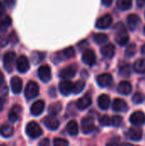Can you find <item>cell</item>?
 <instances>
[{"instance_id":"38","label":"cell","mask_w":145,"mask_h":146,"mask_svg":"<svg viewBox=\"0 0 145 146\" xmlns=\"http://www.w3.org/2000/svg\"><path fill=\"white\" fill-rule=\"evenodd\" d=\"M144 97L141 92H136L132 96V102L135 104H140L144 102Z\"/></svg>"},{"instance_id":"29","label":"cell","mask_w":145,"mask_h":146,"mask_svg":"<svg viewBox=\"0 0 145 146\" xmlns=\"http://www.w3.org/2000/svg\"><path fill=\"white\" fill-rule=\"evenodd\" d=\"M134 70L138 74H144L145 73V58L138 59L133 64Z\"/></svg>"},{"instance_id":"36","label":"cell","mask_w":145,"mask_h":146,"mask_svg":"<svg viewBox=\"0 0 145 146\" xmlns=\"http://www.w3.org/2000/svg\"><path fill=\"white\" fill-rule=\"evenodd\" d=\"M132 74V69H131V66L128 64H126L122 67H121L120 68V74L123 77H129Z\"/></svg>"},{"instance_id":"35","label":"cell","mask_w":145,"mask_h":146,"mask_svg":"<svg viewBox=\"0 0 145 146\" xmlns=\"http://www.w3.org/2000/svg\"><path fill=\"white\" fill-rule=\"evenodd\" d=\"M98 121L102 126H104V127H108V126L112 125V119H110V117L107 115H100L98 118Z\"/></svg>"},{"instance_id":"41","label":"cell","mask_w":145,"mask_h":146,"mask_svg":"<svg viewBox=\"0 0 145 146\" xmlns=\"http://www.w3.org/2000/svg\"><path fill=\"white\" fill-rule=\"evenodd\" d=\"M122 121H123V119L120 115H115L112 117V125L115 127H120L122 124Z\"/></svg>"},{"instance_id":"15","label":"cell","mask_w":145,"mask_h":146,"mask_svg":"<svg viewBox=\"0 0 145 146\" xmlns=\"http://www.w3.org/2000/svg\"><path fill=\"white\" fill-rule=\"evenodd\" d=\"M44 126L51 130V131H56L58 129L59 126H60V122L57 119H56L53 116H46L44 119Z\"/></svg>"},{"instance_id":"45","label":"cell","mask_w":145,"mask_h":146,"mask_svg":"<svg viewBox=\"0 0 145 146\" xmlns=\"http://www.w3.org/2000/svg\"><path fill=\"white\" fill-rule=\"evenodd\" d=\"M9 40H10L12 43H14V44H15V43L18 42V38H17V36L15 35V32H13V33H11V35L9 36Z\"/></svg>"},{"instance_id":"22","label":"cell","mask_w":145,"mask_h":146,"mask_svg":"<svg viewBox=\"0 0 145 146\" xmlns=\"http://www.w3.org/2000/svg\"><path fill=\"white\" fill-rule=\"evenodd\" d=\"M115 47L114 44H105L103 47H102L101 49V54L106 57V58H112L114 56H115Z\"/></svg>"},{"instance_id":"39","label":"cell","mask_w":145,"mask_h":146,"mask_svg":"<svg viewBox=\"0 0 145 146\" xmlns=\"http://www.w3.org/2000/svg\"><path fill=\"white\" fill-rule=\"evenodd\" d=\"M9 37L7 36L5 33H0V47H4L6 46L9 42Z\"/></svg>"},{"instance_id":"12","label":"cell","mask_w":145,"mask_h":146,"mask_svg":"<svg viewBox=\"0 0 145 146\" xmlns=\"http://www.w3.org/2000/svg\"><path fill=\"white\" fill-rule=\"evenodd\" d=\"M73 84L69 80H63L59 84V90L64 96H68L73 92Z\"/></svg>"},{"instance_id":"16","label":"cell","mask_w":145,"mask_h":146,"mask_svg":"<svg viewBox=\"0 0 145 146\" xmlns=\"http://www.w3.org/2000/svg\"><path fill=\"white\" fill-rule=\"evenodd\" d=\"M44 110V102L42 100H38L34 102L31 106V114L34 116H38L43 113Z\"/></svg>"},{"instance_id":"31","label":"cell","mask_w":145,"mask_h":146,"mask_svg":"<svg viewBox=\"0 0 145 146\" xmlns=\"http://www.w3.org/2000/svg\"><path fill=\"white\" fill-rule=\"evenodd\" d=\"M61 110H62V104L59 102L51 104L48 109V112L50 113V115L51 116H55V115H58L61 112Z\"/></svg>"},{"instance_id":"9","label":"cell","mask_w":145,"mask_h":146,"mask_svg":"<svg viewBox=\"0 0 145 146\" xmlns=\"http://www.w3.org/2000/svg\"><path fill=\"white\" fill-rule=\"evenodd\" d=\"M76 71H77L76 65L72 64V65H69V66L62 68L59 73V76L64 80H68L70 78H73L75 75Z\"/></svg>"},{"instance_id":"10","label":"cell","mask_w":145,"mask_h":146,"mask_svg":"<svg viewBox=\"0 0 145 146\" xmlns=\"http://www.w3.org/2000/svg\"><path fill=\"white\" fill-rule=\"evenodd\" d=\"M16 68L20 73H26L30 68V63L26 56H21L16 60Z\"/></svg>"},{"instance_id":"40","label":"cell","mask_w":145,"mask_h":146,"mask_svg":"<svg viewBox=\"0 0 145 146\" xmlns=\"http://www.w3.org/2000/svg\"><path fill=\"white\" fill-rule=\"evenodd\" d=\"M106 146H121V140L120 138L117 136H115L113 138H111L108 143L106 144Z\"/></svg>"},{"instance_id":"23","label":"cell","mask_w":145,"mask_h":146,"mask_svg":"<svg viewBox=\"0 0 145 146\" xmlns=\"http://www.w3.org/2000/svg\"><path fill=\"white\" fill-rule=\"evenodd\" d=\"M132 86L128 81H121L117 86V91L122 95H129L132 92Z\"/></svg>"},{"instance_id":"1","label":"cell","mask_w":145,"mask_h":146,"mask_svg":"<svg viewBox=\"0 0 145 146\" xmlns=\"http://www.w3.org/2000/svg\"><path fill=\"white\" fill-rule=\"evenodd\" d=\"M115 39L121 46H125L129 42V35L122 22H119L115 26Z\"/></svg>"},{"instance_id":"20","label":"cell","mask_w":145,"mask_h":146,"mask_svg":"<svg viewBox=\"0 0 145 146\" xmlns=\"http://www.w3.org/2000/svg\"><path fill=\"white\" fill-rule=\"evenodd\" d=\"M10 86H11L12 92L15 94L20 93L22 90V80H21V79L17 77V76H14L10 80Z\"/></svg>"},{"instance_id":"18","label":"cell","mask_w":145,"mask_h":146,"mask_svg":"<svg viewBox=\"0 0 145 146\" xmlns=\"http://www.w3.org/2000/svg\"><path fill=\"white\" fill-rule=\"evenodd\" d=\"M74 56H75V50H74L73 47H72V46H69V47L64 49L63 50H62L61 52L56 53V56L60 61L64 60V59L73 58Z\"/></svg>"},{"instance_id":"5","label":"cell","mask_w":145,"mask_h":146,"mask_svg":"<svg viewBox=\"0 0 145 146\" xmlns=\"http://www.w3.org/2000/svg\"><path fill=\"white\" fill-rule=\"evenodd\" d=\"M38 75L39 79L46 83L49 82L51 79V70L50 68L48 65H42L38 68Z\"/></svg>"},{"instance_id":"44","label":"cell","mask_w":145,"mask_h":146,"mask_svg":"<svg viewBox=\"0 0 145 146\" xmlns=\"http://www.w3.org/2000/svg\"><path fill=\"white\" fill-rule=\"evenodd\" d=\"M15 1H16V0H3L4 4H5L8 8H9V9H11V8H13V7L15 6Z\"/></svg>"},{"instance_id":"4","label":"cell","mask_w":145,"mask_h":146,"mask_svg":"<svg viewBox=\"0 0 145 146\" xmlns=\"http://www.w3.org/2000/svg\"><path fill=\"white\" fill-rule=\"evenodd\" d=\"M15 57V53L13 51H9L3 56V67L8 73H11L13 71Z\"/></svg>"},{"instance_id":"51","label":"cell","mask_w":145,"mask_h":146,"mask_svg":"<svg viewBox=\"0 0 145 146\" xmlns=\"http://www.w3.org/2000/svg\"><path fill=\"white\" fill-rule=\"evenodd\" d=\"M3 80H4V78H3V74L0 72V86H2V85H3Z\"/></svg>"},{"instance_id":"8","label":"cell","mask_w":145,"mask_h":146,"mask_svg":"<svg viewBox=\"0 0 145 146\" xmlns=\"http://www.w3.org/2000/svg\"><path fill=\"white\" fill-rule=\"evenodd\" d=\"M81 128L85 134L92 133L95 129V123L91 117H85L81 121Z\"/></svg>"},{"instance_id":"48","label":"cell","mask_w":145,"mask_h":146,"mask_svg":"<svg viewBox=\"0 0 145 146\" xmlns=\"http://www.w3.org/2000/svg\"><path fill=\"white\" fill-rule=\"evenodd\" d=\"M137 5L139 8H143L145 5V0H137Z\"/></svg>"},{"instance_id":"54","label":"cell","mask_w":145,"mask_h":146,"mask_svg":"<svg viewBox=\"0 0 145 146\" xmlns=\"http://www.w3.org/2000/svg\"><path fill=\"white\" fill-rule=\"evenodd\" d=\"M144 34H145V27H144Z\"/></svg>"},{"instance_id":"11","label":"cell","mask_w":145,"mask_h":146,"mask_svg":"<svg viewBox=\"0 0 145 146\" xmlns=\"http://www.w3.org/2000/svg\"><path fill=\"white\" fill-rule=\"evenodd\" d=\"M130 122L138 127V126H141L143 124H144L145 122V115L144 112L142 111H135L134 113L132 114V115L130 116Z\"/></svg>"},{"instance_id":"46","label":"cell","mask_w":145,"mask_h":146,"mask_svg":"<svg viewBox=\"0 0 145 146\" xmlns=\"http://www.w3.org/2000/svg\"><path fill=\"white\" fill-rule=\"evenodd\" d=\"M38 146H50V140L48 139H42L39 144H38Z\"/></svg>"},{"instance_id":"43","label":"cell","mask_w":145,"mask_h":146,"mask_svg":"<svg viewBox=\"0 0 145 146\" xmlns=\"http://www.w3.org/2000/svg\"><path fill=\"white\" fill-rule=\"evenodd\" d=\"M8 95V87L6 86H0V98H5Z\"/></svg>"},{"instance_id":"37","label":"cell","mask_w":145,"mask_h":146,"mask_svg":"<svg viewBox=\"0 0 145 146\" xmlns=\"http://www.w3.org/2000/svg\"><path fill=\"white\" fill-rule=\"evenodd\" d=\"M137 52V47L135 44H131L127 46L126 50V56L127 57H132Z\"/></svg>"},{"instance_id":"47","label":"cell","mask_w":145,"mask_h":146,"mask_svg":"<svg viewBox=\"0 0 145 146\" xmlns=\"http://www.w3.org/2000/svg\"><path fill=\"white\" fill-rule=\"evenodd\" d=\"M101 1H102V3H103L104 6L109 7V6H110V5L112 4V3H113L114 0H101Z\"/></svg>"},{"instance_id":"19","label":"cell","mask_w":145,"mask_h":146,"mask_svg":"<svg viewBox=\"0 0 145 146\" xmlns=\"http://www.w3.org/2000/svg\"><path fill=\"white\" fill-rule=\"evenodd\" d=\"M127 137L133 141H140L143 137L142 130L138 127H132L127 132Z\"/></svg>"},{"instance_id":"28","label":"cell","mask_w":145,"mask_h":146,"mask_svg":"<svg viewBox=\"0 0 145 146\" xmlns=\"http://www.w3.org/2000/svg\"><path fill=\"white\" fill-rule=\"evenodd\" d=\"M14 133V127L10 125H3L0 127V134L4 138H9Z\"/></svg>"},{"instance_id":"13","label":"cell","mask_w":145,"mask_h":146,"mask_svg":"<svg viewBox=\"0 0 145 146\" xmlns=\"http://www.w3.org/2000/svg\"><path fill=\"white\" fill-rule=\"evenodd\" d=\"M21 112H22V109H21V107L20 105H18V104L14 105L12 107V109L10 110V111L9 113V115H8L9 121L16 122L20 119Z\"/></svg>"},{"instance_id":"42","label":"cell","mask_w":145,"mask_h":146,"mask_svg":"<svg viewBox=\"0 0 145 146\" xmlns=\"http://www.w3.org/2000/svg\"><path fill=\"white\" fill-rule=\"evenodd\" d=\"M53 144H54V146H68L69 145L68 140L64 139H59V138L55 139Z\"/></svg>"},{"instance_id":"3","label":"cell","mask_w":145,"mask_h":146,"mask_svg":"<svg viewBox=\"0 0 145 146\" xmlns=\"http://www.w3.org/2000/svg\"><path fill=\"white\" fill-rule=\"evenodd\" d=\"M39 93V87L38 85L34 81H30L27 83L26 89H25V97L30 100L36 98Z\"/></svg>"},{"instance_id":"17","label":"cell","mask_w":145,"mask_h":146,"mask_svg":"<svg viewBox=\"0 0 145 146\" xmlns=\"http://www.w3.org/2000/svg\"><path fill=\"white\" fill-rule=\"evenodd\" d=\"M140 22V18L136 14H131L127 16V25L131 31H135L139 26Z\"/></svg>"},{"instance_id":"34","label":"cell","mask_w":145,"mask_h":146,"mask_svg":"<svg viewBox=\"0 0 145 146\" xmlns=\"http://www.w3.org/2000/svg\"><path fill=\"white\" fill-rule=\"evenodd\" d=\"M31 58H32V62L34 64L39 63L40 62H42L44 58V54L42 52H38V51H34L32 53L31 55Z\"/></svg>"},{"instance_id":"2","label":"cell","mask_w":145,"mask_h":146,"mask_svg":"<svg viewBox=\"0 0 145 146\" xmlns=\"http://www.w3.org/2000/svg\"><path fill=\"white\" fill-rule=\"evenodd\" d=\"M26 133L27 136L30 137L31 139H37L42 135L43 131H42L40 126L37 122L31 121L26 125Z\"/></svg>"},{"instance_id":"30","label":"cell","mask_w":145,"mask_h":146,"mask_svg":"<svg viewBox=\"0 0 145 146\" xmlns=\"http://www.w3.org/2000/svg\"><path fill=\"white\" fill-rule=\"evenodd\" d=\"M67 131L71 136H75L79 133V126L75 121H70L67 125Z\"/></svg>"},{"instance_id":"53","label":"cell","mask_w":145,"mask_h":146,"mask_svg":"<svg viewBox=\"0 0 145 146\" xmlns=\"http://www.w3.org/2000/svg\"><path fill=\"white\" fill-rule=\"evenodd\" d=\"M121 146H134V145H131V144H129V143H125V144L121 145Z\"/></svg>"},{"instance_id":"32","label":"cell","mask_w":145,"mask_h":146,"mask_svg":"<svg viewBox=\"0 0 145 146\" xmlns=\"http://www.w3.org/2000/svg\"><path fill=\"white\" fill-rule=\"evenodd\" d=\"M93 40L97 44H103L109 40V37L105 33H95L93 35Z\"/></svg>"},{"instance_id":"52","label":"cell","mask_w":145,"mask_h":146,"mask_svg":"<svg viewBox=\"0 0 145 146\" xmlns=\"http://www.w3.org/2000/svg\"><path fill=\"white\" fill-rule=\"evenodd\" d=\"M141 52H142V54L145 55V44H144V45L142 46V48H141Z\"/></svg>"},{"instance_id":"49","label":"cell","mask_w":145,"mask_h":146,"mask_svg":"<svg viewBox=\"0 0 145 146\" xmlns=\"http://www.w3.org/2000/svg\"><path fill=\"white\" fill-rule=\"evenodd\" d=\"M4 104H5V98H0V112H1V111L3 110V109Z\"/></svg>"},{"instance_id":"27","label":"cell","mask_w":145,"mask_h":146,"mask_svg":"<svg viewBox=\"0 0 145 146\" xmlns=\"http://www.w3.org/2000/svg\"><path fill=\"white\" fill-rule=\"evenodd\" d=\"M117 8L121 11L129 10L132 5V0H117Z\"/></svg>"},{"instance_id":"55","label":"cell","mask_w":145,"mask_h":146,"mask_svg":"<svg viewBox=\"0 0 145 146\" xmlns=\"http://www.w3.org/2000/svg\"><path fill=\"white\" fill-rule=\"evenodd\" d=\"M0 146H6V145H0Z\"/></svg>"},{"instance_id":"26","label":"cell","mask_w":145,"mask_h":146,"mask_svg":"<svg viewBox=\"0 0 145 146\" xmlns=\"http://www.w3.org/2000/svg\"><path fill=\"white\" fill-rule=\"evenodd\" d=\"M97 104H98V106H99L100 109L107 110L110 105V98H109V97L108 95L103 94L98 98Z\"/></svg>"},{"instance_id":"21","label":"cell","mask_w":145,"mask_h":146,"mask_svg":"<svg viewBox=\"0 0 145 146\" xmlns=\"http://www.w3.org/2000/svg\"><path fill=\"white\" fill-rule=\"evenodd\" d=\"M91 104V98L88 94H85V96L80 98L76 103V106L78 107V109L81 110L87 109Z\"/></svg>"},{"instance_id":"7","label":"cell","mask_w":145,"mask_h":146,"mask_svg":"<svg viewBox=\"0 0 145 146\" xmlns=\"http://www.w3.org/2000/svg\"><path fill=\"white\" fill-rule=\"evenodd\" d=\"M96 61H97V57H96L95 52L92 50L88 49L83 52L82 62L85 64H86L88 66H93L96 63Z\"/></svg>"},{"instance_id":"33","label":"cell","mask_w":145,"mask_h":146,"mask_svg":"<svg viewBox=\"0 0 145 146\" xmlns=\"http://www.w3.org/2000/svg\"><path fill=\"white\" fill-rule=\"evenodd\" d=\"M85 81L84 80H78L73 84V94H79L80 93L84 88H85Z\"/></svg>"},{"instance_id":"25","label":"cell","mask_w":145,"mask_h":146,"mask_svg":"<svg viewBox=\"0 0 145 146\" xmlns=\"http://www.w3.org/2000/svg\"><path fill=\"white\" fill-rule=\"evenodd\" d=\"M11 23H12L11 18L6 13L0 15V31L1 32L6 31L8 27L11 25Z\"/></svg>"},{"instance_id":"6","label":"cell","mask_w":145,"mask_h":146,"mask_svg":"<svg viewBox=\"0 0 145 146\" xmlns=\"http://www.w3.org/2000/svg\"><path fill=\"white\" fill-rule=\"evenodd\" d=\"M112 21V16L109 14H106L97 21L96 27L98 29H107L111 26Z\"/></svg>"},{"instance_id":"24","label":"cell","mask_w":145,"mask_h":146,"mask_svg":"<svg viewBox=\"0 0 145 146\" xmlns=\"http://www.w3.org/2000/svg\"><path fill=\"white\" fill-rule=\"evenodd\" d=\"M112 108L115 112L126 111L127 110V104L126 103V101H124L121 98H116L113 102Z\"/></svg>"},{"instance_id":"14","label":"cell","mask_w":145,"mask_h":146,"mask_svg":"<svg viewBox=\"0 0 145 146\" xmlns=\"http://www.w3.org/2000/svg\"><path fill=\"white\" fill-rule=\"evenodd\" d=\"M113 78L109 74H102L97 76V82L100 87H108L111 85Z\"/></svg>"},{"instance_id":"50","label":"cell","mask_w":145,"mask_h":146,"mask_svg":"<svg viewBox=\"0 0 145 146\" xmlns=\"http://www.w3.org/2000/svg\"><path fill=\"white\" fill-rule=\"evenodd\" d=\"M3 13H5L4 6H3V4L0 2V15H2V14H3Z\"/></svg>"}]
</instances>
